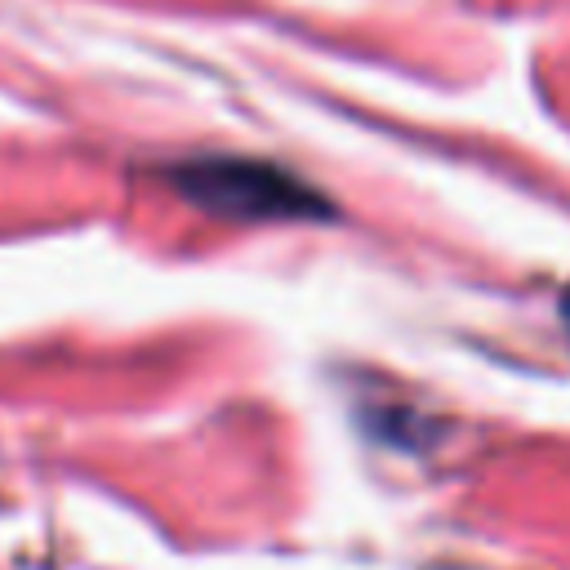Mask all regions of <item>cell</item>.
<instances>
[{"label":"cell","instance_id":"1","mask_svg":"<svg viewBox=\"0 0 570 570\" xmlns=\"http://www.w3.org/2000/svg\"><path fill=\"white\" fill-rule=\"evenodd\" d=\"M174 187L223 218H330V200L298 174L254 156H191L174 165Z\"/></svg>","mask_w":570,"mask_h":570},{"label":"cell","instance_id":"2","mask_svg":"<svg viewBox=\"0 0 570 570\" xmlns=\"http://www.w3.org/2000/svg\"><path fill=\"white\" fill-rule=\"evenodd\" d=\"M561 316H566V325H570V289L561 294Z\"/></svg>","mask_w":570,"mask_h":570}]
</instances>
